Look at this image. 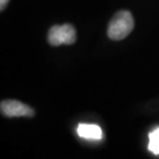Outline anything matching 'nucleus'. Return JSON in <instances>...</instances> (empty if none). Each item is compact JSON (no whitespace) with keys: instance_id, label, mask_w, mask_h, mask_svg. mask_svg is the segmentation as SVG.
Here are the masks:
<instances>
[{"instance_id":"obj_3","label":"nucleus","mask_w":159,"mask_h":159,"mask_svg":"<svg viewBox=\"0 0 159 159\" xmlns=\"http://www.w3.org/2000/svg\"><path fill=\"white\" fill-rule=\"evenodd\" d=\"M1 113L5 117H32L34 111L21 101L9 99L1 101Z\"/></svg>"},{"instance_id":"obj_2","label":"nucleus","mask_w":159,"mask_h":159,"mask_svg":"<svg viewBox=\"0 0 159 159\" xmlns=\"http://www.w3.org/2000/svg\"><path fill=\"white\" fill-rule=\"evenodd\" d=\"M75 39V29L70 24L55 25L48 33V41L51 46L54 47H58L60 44H72Z\"/></svg>"},{"instance_id":"obj_4","label":"nucleus","mask_w":159,"mask_h":159,"mask_svg":"<svg viewBox=\"0 0 159 159\" xmlns=\"http://www.w3.org/2000/svg\"><path fill=\"white\" fill-rule=\"evenodd\" d=\"M77 132L79 136L90 141H99L102 139V130L98 125L95 124H80Z\"/></svg>"},{"instance_id":"obj_5","label":"nucleus","mask_w":159,"mask_h":159,"mask_svg":"<svg viewBox=\"0 0 159 159\" xmlns=\"http://www.w3.org/2000/svg\"><path fill=\"white\" fill-rule=\"evenodd\" d=\"M149 151L155 155H159V127L149 133Z\"/></svg>"},{"instance_id":"obj_6","label":"nucleus","mask_w":159,"mask_h":159,"mask_svg":"<svg viewBox=\"0 0 159 159\" xmlns=\"http://www.w3.org/2000/svg\"><path fill=\"white\" fill-rule=\"evenodd\" d=\"M8 1L9 0H0V9H1V11H3V9L6 7Z\"/></svg>"},{"instance_id":"obj_1","label":"nucleus","mask_w":159,"mask_h":159,"mask_svg":"<svg viewBox=\"0 0 159 159\" xmlns=\"http://www.w3.org/2000/svg\"><path fill=\"white\" fill-rule=\"evenodd\" d=\"M134 27L132 15L127 11H120L114 16L107 27V36L113 40H122L128 36Z\"/></svg>"}]
</instances>
